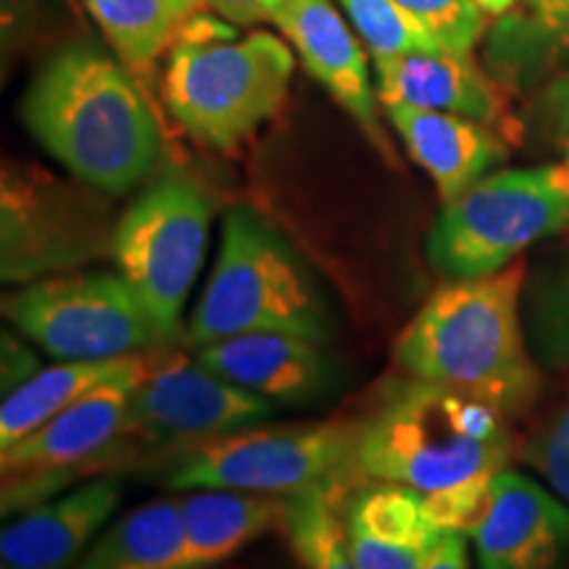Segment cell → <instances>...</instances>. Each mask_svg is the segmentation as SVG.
<instances>
[{
	"label": "cell",
	"mask_w": 569,
	"mask_h": 569,
	"mask_svg": "<svg viewBox=\"0 0 569 569\" xmlns=\"http://www.w3.org/2000/svg\"><path fill=\"white\" fill-rule=\"evenodd\" d=\"M569 53V0H519L490 34L488 63L509 84H530Z\"/></svg>",
	"instance_id": "23"
},
{
	"label": "cell",
	"mask_w": 569,
	"mask_h": 569,
	"mask_svg": "<svg viewBox=\"0 0 569 569\" xmlns=\"http://www.w3.org/2000/svg\"><path fill=\"white\" fill-rule=\"evenodd\" d=\"M430 34L438 51L472 56L486 30V11L475 0H398Z\"/></svg>",
	"instance_id": "28"
},
{
	"label": "cell",
	"mask_w": 569,
	"mask_h": 569,
	"mask_svg": "<svg viewBox=\"0 0 569 569\" xmlns=\"http://www.w3.org/2000/svg\"><path fill=\"white\" fill-rule=\"evenodd\" d=\"M3 317L61 361H111L172 346L122 272H67L21 284Z\"/></svg>",
	"instance_id": "8"
},
{
	"label": "cell",
	"mask_w": 569,
	"mask_h": 569,
	"mask_svg": "<svg viewBox=\"0 0 569 569\" xmlns=\"http://www.w3.org/2000/svg\"><path fill=\"white\" fill-rule=\"evenodd\" d=\"M282 532L306 569H356L336 496L303 493L288 498Z\"/></svg>",
	"instance_id": "25"
},
{
	"label": "cell",
	"mask_w": 569,
	"mask_h": 569,
	"mask_svg": "<svg viewBox=\"0 0 569 569\" xmlns=\"http://www.w3.org/2000/svg\"><path fill=\"white\" fill-rule=\"evenodd\" d=\"M274 411V403L222 380L198 359L172 351V346H163L148 353L134 380L127 438L134 453L140 448L156 453L261 425Z\"/></svg>",
	"instance_id": "12"
},
{
	"label": "cell",
	"mask_w": 569,
	"mask_h": 569,
	"mask_svg": "<svg viewBox=\"0 0 569 569\" xmlns=\"http://www.w3.org/2000/svg\"><path fill=\"white\" fill-rule=\"evenodd\" d=\"M119 501L122 486L106 475L21 511L0 536V569H74Z\"/></svg>",
	"instance_id": "16"
},
{
	"label": "cell",
	"mask_w": 569,
	"mask_h": 569,
	"mask_svg": "<svg viewBox=\"0 0 569 569\" xmlns=\"http://www.w3.org/2000/svg\"><path fill=\"white\" fill-rule=\"evenodd\" d=\"M196 3H198V0H196Z\"/></svg>",
	"instance_id": "37"
},
{
	"label": "cell",
	"mask_w": 569,
	"mask_h": 569,
	"mask_svg": "<svg viewBox=\"0 0 569 569\" xmlns=\"http://www.w3.org/2000/svg\"><path fill=\"white\" fill-rule=\"evenodd\" d=\"M561 167H565V172L569 177V142H567V159H565V163H561Z\"/></svg>",
	"instance_id": "35"
},
{
	"label": "cell",
	"mask_w": 569,
	"mask_h": 569,
	"mask_svg": "<svg viewBox=\"0 0 569 569\" xmlns=\"http://www.w3.org/2000/svg\"><path fill=\"white\" fill-rule=\"evenodd\" d=\"M388 119L411 159L430 174L443 203L480 182L507 159V146L490 124L446 111L388 106Z\"/></svg>",
	"instance_id": "19"
},
{
	"label": "cell",
	"mask_w": 569,
	"mask_h": 569,
	"mask_svg": "<svg viewBox=\"0 0 569 569\" xmlns=\"http://www.w3.org/2000/svg\"><path fill=\"white\" fill-rule=\"evenodd\" d=\"M253 332L327 343L336 332L330 301L298 251L248 206L224 217L222 248L196 303L184 340L201 348Z\"/></svg>",
	"instance_id": "4"
},
{
	"label": "cell",
	"mask_w": 569,
	"mask_h": 569,
	"mask_svg": "<svg viewBox=\"0 0 569 569\" xmlns=\"http://www.w3.org/2000/svg\"><path fill=\"white\" fill-rule=\"evenodd\" d=\"M272 21L296 48L306 69L336 98L377 153L396 163L393 142L377 113V88L369 80V63L343 17L330 0H277Z\"/></svg>",
	"instance_id": "13"
},
{
	"label": "cell",
	"mask_w": 569,
	"mask_h": 569,
	"mask_svg": "<svg viewBox=\"0 0 569 569\" xmlns=\"http://www.w3.org/2000/svg\"><path fill=\"white\" fill-rule=\"evenodd\" d=\"M340 515L356 569H425L443 536L425 507V496L393 482L356 486Z\"/></svg>",
	"instance_id": "17"
},
{
	"label": "cell",
	"mask_w": 569,
	"mask_h": 569,
	"mask_svg": "<svg viewBox=\"0 0 569 569\" xmlns=\"http://www.w3.org/2000/svg\"><path fill=\"white\" fill-rule=\"evenodd\" d=\"M565 230V167L509 169L482 177L443 206L427 234V259L446 280H472L501 272L530 246Z\"/></svg>",
	"instance_id": "7"
},
{
	"label": "cell",
	"mask_w": 569,
	"mask_h": 569,
	"mask_svg": "<svg viewBox=\"0 0 569 569\" xmlns=\"http://www.w3.org/2000/svg\"><path fill=\"white\" fill-rule=\"evenodd\" d=\"M425 569H469L465 532L446 530L436 549H432L430 559H427Z\"/></svg>",
	"instance_id": "33"
},
{
	"label": "cell",
	"mask_w": 569,
	"mask_h": 569,
	"mask_svg": "<svg viewBox=\"0 0 569 569\" xmlns=\"http://www.w3.org/2000/svg\"><path fill=\"white\" fill-rule=\"evenodd\" d=\"M113 227L96 201L46 172L6 163L0 184V277L30 284L109 259Z\"/></svg>",
	"instance_id": "11"
},
{
	"label": "cell",
	"mask_w": 569,
	"mask_h": 569,
	"mask_svg": "<svg viewBox=\"0 0 569 569\" xmlns=\"http://www.w3.org/2000/svg\"><path fill=\"white\" fill-rule=\"evenodd\" d=\"M148 353L132 375L96 388L32 436L0 451L3 517H17L38 507L48 498L80 486L88 475L130 465L134 448L127 438V411Z\"/></svg>",
	"instance_id": "10"
},
{
	"label": "cell",
	"mask_w": 569,
	"mask_h": 569,
	"mask_svg": "<svg viewBox=\"0 0 569 569\" xmlns=\"http://www.w3.org/2000/svg\"><path fill=\"white\" fill-rule=\"evenodd\" d=\"M122 63L146 69L180 32L196 0H82Z\"/></svg>",
	"instance_id": "24"
},
{
	"label": "cell",
	"mask_w": 569,
	"mask_h": 569,
	"mask_svg": "<svg viewBox=\"0 0 569 569\" xmlns=\"http://www.w3.org/2000/svg\"><path fill=\"white\" fill-rule=\"evenodd\" d=\"M142 356L111 361H63V365L40 369L24 386L3 396L0 407V451L17 446L19 440L32 436L56 415L69 409L80 398L92 393L106 382L132 375L140 367Z\"/></svg>",
	"instance_id": "21"
},
{
	"label": "cell",
	"mask_w": 569,
	"mask_h": 569,
	"mask_svg": "<svg viewBox=\"0 0 569 569\" xmlns=\"http://www.w3.org/2000/svg\"><path fill=\"white\" fill-rule=\"evenodd\" d=\"M148 469L169 490L227 488L293 498L346 496L367 482L356 467V419L319 425L243 427L148 457Z\"/></svg>",
	"instance_id": "5"
},
{
	"label": "cell",
	"mask_w": 569,
	"mask_h": 569,
	"mask_svg": "<svg viewBox=\"0 0 569 569\" xmlns=\"http://www.w3.org/2000/svg\"><path fill=\"white\" fill-rule=\"evenodd\" d=\"M536 111L546 130L569 138V71L557 77L549 88L540 92Z\"/></svg>",
	"instance_id": "31"
},
{
	"label": "cell",
	"mask_w": 569,
	"mask_h": 569,
	"mask_svg": "<svg viewBox=\"0 0 569 569\" xmlns=\"http://www.w3.org/2000/svg\"><path fill=\"white\" fill-rule=\"evenodd\" d=\"M519 459L569 501V401L561 403L536 436L519 448Z\"/></svg>",
	"instance_id": "29"
},
{
	"label": "cell",
	"mask_w": 569,
	"mask_h": 569,
	"mask_svg": "<svg viewBox=\"0 0 569 569\" xmlns=\"http://www.w3.org/2000/svg\"><path fill=\"white\" fill-rule=\"evenodd\" d=\"M525 332L538 365L569 372V256L528 282Z\"/></svg>",
	"instance_id": "26"
},
{
	"label": "cell",
	"mask_w": 569,
	"mask_h": 569,
	"mask_svg": "<svg viewBox=\"0 0 569 569\" xmlns=\"http://www.w3.org/2000/svg\"><path fill=\"white\" fill-rule=\"evenodd\" d=\"M198 3L232 24H256L272 19L277 0H198Z\"/></svg>",
	"instance_id": "32"
},
{
	"label": "cell",
	"mask_w": 569,
	"mask_h": 569,
	"mask_svg": "<svg viewBox=\"0 0 569 569\" xmlns=\"http://www.w3.org/2000/svg\"><path fill=\"white\" fill-rule=\"evenodd\" d=\"M475 3L480 6L486 13H493V17H503V13H509L519 0H475Z\"/></svg>",
	"instance_id": "34"
},
{
	"label": "cell",
	"mask_w": 569,
	"mask_h": 569,
	"mask_svg": "<svg viewBox=\"0 0 569 569\" xmlns=\"http://www.w3.org/2000/svg\"><path fill=\"white\" fill-rule=\"evenodd\" d=\"M196 359L274 407H309L340 388V365L325 343L282 332L213 340L198 348Z\"/></svg>",
	"instance_id": "14"
},
{
	"label": "cell",
	"mask_w": 569,
	"mask_h": 569,
	"mask_svg": "<svg viewBox=\"0 0 569 569\" xmlns=\"http://www.w3.org/2000/svg\"><path fill=\"white\" fill-rule=\"evenodd\" d=\"M63 3H67V6H74V3H77V0H63Z\"/></svg>",
	"instance_id": "36"
},
{
	"label": "cell",
	"mask_w": 569,
	"mask_h": 569,
	"mask_svg": "<svg viewBox=\"0 0 569 569\" xmlns=\"http://www.w3.org/2000/svg\"><path fill=\"white\" fill-rule=\"evenodd\" d=\"M21 119L77 180L122 196L153 172L161 130L140 84L96 46H69L30 82Z\"/></svg>",
	"instance_id": "3"
},
{
	"label": "cell",
	"mask_w": 569,
	"mask_h": 569,
	"mask_svg": "<svg viewBox=\"0 0 569 569\" xmlns=\"http://www.w3.org/2000/svg\"><path fill=\"white\" fill-rule=\"evenodd\" d=\"M517 453L507 415L415 375L382 382L356 417L361 478L422 493L443 532L478 528L490 482Z\"/></svg>",
	"instance_id": "1"
},
{
	"label": "cell",
	"mask_w": 569,
	"mask_h": 569,
	"mask_svg": "<svg viewBox=\"0 0 569 569\" xmlns=\"http://www.w3.org/2000/svg\"><path fill=\"white\" fill-rule=\"evenodd\" d=\"M293 53L280 38H184L169 53L163 101L203 146L230 151L272 119L288 96Z\"/></svg>",
	"instance_id": "6"
},
{
	"label": "cell",
	"mask_w": 569,
	"mask_h": 569,
	"mask_svg": "<svg viewBox=\"0 0 569 569\" xmlns=\"http://www.w3.org/2000/svg\"><path fill=\"white\" fill-rule=\"evenodd\" d=\"M340 3L356 32L372 51L375 61L415 51H438L430 34L398 0H340Z\"/></svg>",
	"instance_id": "27"
},
{
	"label": "cell",
	"mask_w": 569,
	"mask_h": 569,
	"mask_svg": "<svg viewBox=\"0 0 569 569\" xmlns=\"http://www.w3.org/2000/svg\"><path fill=\"white\" fill-rule=\"evenodd\" d=\"M211 219L209 190L190 174L167 172L113 224L111 259L172 343L182 338V309L201 272Z\"/></svg>",
	"instance_id": "9"
},
{
	"label": "cell",
	"mask_w": 569,
	"mask_h": 569,
	"mask_svg": "<svg viewBox=\"0 0 569 569\" xmlns=\"http://www.w3.org/2000/svg\"><path fill=\"white\" fill-rule=\"evenodd\" d=\"M184 519L182 569H213L267 532L282 530L288 498L227 488H196L180 496Z\"/></svg>",
	"instance_id": "20"
},
{
	"label": "cell",
	"mask_w": 569,
	"mask_h": 569,
	"mask_svg": "<svg viewBox=\"0 0 569 569\" xmlns=\"http://www.w3.org/2000/svg\"><path fill=\"white\" fill-rule=\"evenodd\" d=\"M469 536L480 569H557L569 553V509L536 480L503 469Z\"/></svg>",
	"instance_id": "15"
},
{
	"label": "cell",
	"mask_w": 569,
	"mask_h": 569,
	"mask_svg": "<svg viewBox=\"0 0 569 569\" xmlns=\"http://www.w3.org/2000/svg\"><path fill=\"white\" fill-rule=\"evenodd\" d=\"M3 359H0V382H3V396H9L11 390L24 386L30 377L40 372L38 353L32 351L24 340L11 336L9 330H3Z\"/></svg>",
	"instance_id": "30"
},
{
	"label": "cell",
	"mask_w": 569,
	"mask_h": 569,
	"mask_svg": "<svg viewBox=\"0 0 569 569\" xmlns=\"http://www.w3.org/2000/svg\"><path fill=\"white\" fill-rule=\"evenodd\" d=\"M525 284V261L443 282L398 336L396 365L509 419L522 417L543 386L519 311Z\"/></svg>",
	"instance_id": "2"
},
{
	"label": "cell",
	"mask_w": 569,
	"mask_h": 569,
	"mask_svg": "<svg viewBox=\"0 0 569 569\" xmlns=\"http://www.w3.org/2000/svg\"><path fill=\"white\" fill-rule=\"evenodd\" d=\"M180 498H156L101 530L74 569H182Z\"/></svg>",
	"instance_id": "22"
},
{
	"label": "cell",
	"mask_w": 569,
	"mask_h": 569,
	"mask_svg": "<svg viewBox=\"0 0 569 569\" xmlns=\"http://www.w3.org/2000/svg\"><path fill=\"white\" fill-rule=\"evenodd\" d=\"M377 98L386 106H411L425 111H446L475 122L501 127L507 103L496 82L472 56L443 51H415L396 59L375 61Z\"/></svg>",
	"instance_id": "18"
}]
</instances>
